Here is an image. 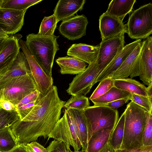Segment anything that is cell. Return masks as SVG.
Returning a JSON list of instances; mask_svg holds the SVG:
<instances>
[{"label":"cell","instance_id":"obj_1","mask_svg":"<svg viewBox=\"0 0 152 152\" xmlns=\"http://www.w3.org/2000/svg\"><path fill=\"white\" fill-rule=\"evenodd\" d=\"M65 102L60 99L57 87L53 85L27 116L10 127L18 143L26 144L40 137H48L60 118Z\"/></svg>","mask_w":152,"mask_h":152},{"label":"cell","instance_id":"obj_2","mask_svg":"<svg viewBox=\"0 0 152 152\" xmlns=\"http://www.w3.org/2000/svg\"><path fill=\"white\" fill-rule=\"evenodd\" d=\"M123 139L121 149L134 150L142 146V135L148 112L131 101L125 110Z\"/></svg>","mask_w":152,"mask_h":152},{"label":"cell","instance_id":"obj_3","mask_svg":"<svg viewBox=\"0 0 152 152\" xmlns=\"http://www.w3.org/2000/svg\"><path fill=\"white\" fill-rule=\"evenodd\" d=\"M59 36L54 34L43 36L38 34H29L26 36V44L32 55L50 76L55 56L59 50L57 39Z\"/></svg>","mask_w":152,"mask_h":152},{"label":"cell","instance_id":"obj_4","mask_svg":"<svg viewBox=\"0 0 152 152\" xmlns=\"http://www.w3.org/2000/svg\"><path fill=\"white\" fill-rule=\"evenodd\" d=\"M83 111L87 125L88 142L99 130L114 129L118 120V110L105 105L90 106Z\"/></svg>","mask_w":152,"mask_h":152},{"label":"cell","instance_id":"obj_5","mask_svg":"<svg viewBox=\"0 0 152 152\" xmlns=\"http://www.w3.org/2000/svg\"><path fill=\"white\" fill-rule=\"evenodd\" d=\"M37 89L31 73L16 77L0 83V100L8 101L16 106Z\"/></svg>","mask_w":152,"mask_h":152},{"label":"cell","instance_id":"obj_6","mask_svg":"<svg viewBox=\"0 0 152 152\" xmlns=\"http://www.w3.org/2000/svg\"><path fill=\"white\" fill-rule=\"evenodd\" d=\"M129 37L136 40L145 39L152 33V4L150 3L134 11L126 24Z\"/></svg>","mask_w":152,"mask_h":152},{"label":"cell","instance_id":"obj_7","mask_svg":"<svg viewBox=\"0 0 152 152\" xmlns=\"http://www.w3.org/2000/svg\"><path fill=\"white\" fill-rule=\"evenodd\" d=\"M48 138V140L52 138L63 141L68 151L70 146L74 151H80L82 148L74 119L68 109H65L64 115L57 121Z\"/></svg>","mask_w":152,"mask_h":152},{"label":"cell","instance_id":"obj_8","mask_svg":"<svg viewBox=\"0 0 152 152\" xmlns=\"http://www.w3.org/2000/svg\"><path fill=\"white\" fill-rule=\"evenodd\" d=\"M19 44L28 61L37 90L44 96L53 86L52 77L49 76L39 64L27 47L25 41L20 39Z\"/></svg>","mask_w":152,"mask_h":152},{"label":"cell","instance_id":"obj_9","mask_svg":"<svg viewBox=\"0 0 152 152\" xmlns=\"http://www.w3.org/2000/svg\"><path fill=\"white\" fill-rule=\"evenodd\" d=\"M124 34L122 33L113 37L102 40L96 60L99 70L97 75L123 48L125 43Z\"/></svg>","mask_w":152,"mask_h":152},{"label":"cell","instance_id":"obj_10","mask_svg":"<svg viewBox=\"0 0 152 152\" xmlns=\"http://www.w3.org/2000/svg\"><path fill=\"white\" fill-rule=\"evenodd\" d=\"M99 72L96 60L83 72L77 75L66 90L72 96H85L93 87L92 84Z\"/></svg>","mask_w":152,"mask_h":152},{"label":"cell","instance_id":"obj_11","mask_svg":"<svg viewBox=\"0 0 152 152\" xmlns=\"http://www.w3.org/2000/svg\"><path fill=\"white\" fill-rule=\"evenodd\" d=\"M88 21L84 15H76L61 22L59 26L60 34L69 40L78 39L86 35Z\"/></svg>","mask_w":152,"mask_h":152},{"label":"cell","instance_id":"obj_12","mask_svg":"<svg viewBox=\"0 0 152 152\" xmlns=\"http://www.w3.org/2000/svg\"><path fill=\"white\" fill-rule=\"evenodd\" d=\"M26 10L0 8V28L8 35L15 34L23 25Z\"/></svg>","mask_w":152,"mask_h":152},{"label":"cell","instance_id":"obj_13","mask_svg":"<svg viewBox=\"0 0 152 152\" xmlns=\"http://www.w3.org/2000/svg\"><path fill=\"white\" fill-rule=\"evenodd\" d=\"M140 78L144 84L152 85V37L148 36L141 43L139 53Z\"/></svg>","mask_w":152,"mask_h":152},{"label":"cell","instance_id":"obj_14","mask_svg":"<svg viewBox=\"0 0 152 152\" xmlns=\"http://www.w3.org/2000/svg\"><path fill=\"white\" fill-rule=\"evenodd\" d=\"M99 28L102 40L113 37L122 33H127L126 25L124 23L123 20L105 12L99 17Z\"/></svg>","mask_w":152,"mask_h":152},{"label":"cell","instance_id":"obj_15","mask_svg":"<svg viewBox=\"0 0 152 152\" xmlns=\"http://www.w3.org/2000/svg\"><path fill=\"white\" fill-rule=\"evenodd\" d=\"M20 34L10 36L7 38L0 51V74L12 64L20 51Z\"/></svg>","mask_w":152,"mask_h":152},{"label":"cell","instance_id":"obj_16","mask_svg":"<svg viewBox=\"0 0 152 152\" xmlns=\"http://www.w3.org/2000/svg\"><path fill=\"white\" fill-rule=\"evenodd\" d=\"M141 42V39L136 40L124 46L121 51L97 76L93 83V86L97 82H100L115 72Z\"/></svg>","mask_w":152,"mask_h":152},{"label":"cell","instance_id":"obj_17","mask_svg":"<svg viewBox=\"0 0 152 152\" xmlns=\"http://www.w3.org/2000/svg\"><path fill=\"white\" fill-rule=\"evenodd\" d=\"M86 1L85 0H59L53 10V14L58 21L66 20L81 10Z\"/></svg>","mask_w":152,"mask_h":152},{"label":"cell","instance_id":"obj_18","mask_svg":"<svg viewBox=\"0 0 152 152\" xmlns=\"http://www.w3.org/2000/svg\"><path fill=\"white\" fill-rule=\"evenodd\" d=\"M99 48L98 46L83 43L75 44L68 49L67 55L78 58L89 65L96 60Z\"/></svg>","mask_w":152,"mask_h":152},{"label":"cell","instance_id":"obj_19","mask_svg":"<svg viewBox=\"0 0 152 152\" xmlns=\"http://www.w3.org/2000/svg\"><path fill=\"white\" fill-rule=\"evenodd\" d=\"M29 73L31 72L27 59L23 53L20 51L11 65L0 74V83Z\"/></svg>","mask_w":152,"mask_h":152},{"label":"cell","instance_id":"obj_20","mask_svg":"<svg viewBox=\"0 0 152 152\" xmlns=\"http://www.w3.org/2000/svg\"><path fill=\"white\" fill-rule=\"evenodd\" d=\"M56 61L63 75H77L83 72L87 65L85 62L75 57L66 56L59 57Z\"/></svg>","mask_w":152,"mask_h":152},{"label":"cell","instance_id":"obj_21","mask_svg":"<svg viewBox=\"0 0 152 152\" xmlns=\"http://www.w3.org/2000/svg\"><path fill=\"white\" fill-rule=\"evenodd\" d=\"M136 2V0H112L105 13L123 20L125 16L132 12Z\"/></svg>","mask_w":152,"mask_h":152},{"label":"cell","instance_id":"obj_22","mask_svg":"<svg viewBox=\"0 0 152 152\" xmlns=\"http://www.w3.org/2000/svg\"><path fill=\"white\" fill-rule=\"evenodd\" d=\"M113 80L114 86L118 88L127 91L131 94H136L148 97L147 87L134 79L122 78L113 79Z\"/></svg>","mask_w":152,"mask_h":152},{"label":"cell","instance_id":"obj_23","mask_svg":"<svg viewBox=\"0 0 152 152\" xmlns=\"http://www.w3.org/2000/svg\"><path fill=\"white\" fill-rule=\"evenodd\" d=\"M74 119L78 137L81 144L82 152H86L88 145V130L86 120L83 111L68 109Z\"/></svg>","mask_w":152,"mask_h":152},{"label":"cell","instance_id":"obj_24","mask_svg":"<svg viewBox=\"0 0 152 152\" xmlns=\"http://www.w3.org/2000/svg\"><path fill=\"white\" fill-rule=\"evenodd\" d=\"M141 43L137 46L119 67L107 77L115 79L126 78L130 76L134 62L139 54Z\"/></svg>","mask_w":152,"mask_h":152},{"label":"cell","instance_id":"obj_25","mask_svg":"<svg viewBox=\"0 0 152 152\" xmlns=\"http://www.w3.org/2000/svg\"><path fill=\"white\" fill-rule=\"evenodd\" d=\"M113 129H104L95 132L88 142L85 152H98L108 144L109 139Z\"/></svg>","mask_w":152,"mask_h":152},{"label":"cell","instance_id":"obj_26","mask_svg":"<svg viewBox=\"0 0 152 152\" xmlns=\"http://www.w3.org/2000/svg\"><path fill=\"white\" fill-rule=\"evenodd\" d=\"M131 94L115 86L103 95L91 101L94 105H102L120 99L130 97Z\"/></svg>","mask_w":152,"mask_h":152},{"label":"cell","instance_id":"obj_27","mask_svg":"<svg viewBox=\"0 0 152 152\" xmlns=\"http://www.w3.org/2000/svg\"><path fill=\"white\" fill-rule=\"evenodd\" d=\"M125 111L118 119L109 137L108 144L115 150L120 149L124 135Z\"/></svg>","mask_w":152,"mask_h":152},{"label":"cell","instance_id":"obj_28","mask_svg":"<svg viewBox=\"0 0 152 152\" xmlns=\"http://www.w3.org/2000/svg\"><path fill=\"white\" fill-rule=\"evenodd\" d=\"M18 144L10 127L0 130V152H9Z\"/></svg>","mask_w":152,"mask_h":152},{"label":"cell","instance_id":"obj_29","mask_svg":"<svg viewBox=\"0 0 152 152\" xmlns=\"http://www.w3.org/2000/svg\"><path fill=\"white\" fill-rule=\"evenodd\" d=\"M42 0H2L0 8L18 10H27Z\"/></svg>","mask_w":152,"mask_h":152},{"label":"cell","instance_id":"obj_30","mask_svg":"<svg viewBox=\"0 0 152 152\" xmlns=\"http://www.w3.org/2000/svg\"><path fill=\"white\" fill-rule=\"evenodd\" d=\"M58 22L53 14L49 16L44 17L41 22L38 34L43 36L54 35Z\"/></svg>","mask_w":152,"mask_h":152},{"label":"cell","instance_id":"obj_31","mask_svg":"<svg viewBox=\"0 0 152 152\" xmlns=\"http://www.w3.org/2000/svg\"><path fill=\"white\" fill-rule=\"evenodd\" d=\"M89 106L88 98L83 95L72 96L64 105L66 109H73L80 111H83Z\"/></svg>","mask_w":152,"mask_h":152},{"label":"cell","instance_id":"obj_32","mask_svg":"<svg viewBox=\"0 0 152 152\" xmlns=\"http://www.w3.org/2000/svg\"><path fill=\"white\" fill-rule=\"evenodd\" d=\"M19 119L16 111H8L0 108V130L11 127Z\"/></svg>","mask_w":152,"mask_h":152},{"label":"cell","instance_id":"obj_33","mask_svg":"<svg viewBox=\"0 0 152 152\" xmlns=\"http://www.w3.org/2000/svg\"><path fill=\"white\" fill-rule=\"evenodd\" d=\"M114 86L113 79L107 77L100 81L89 98L91 100L103 95Z\"/></svg>","mask_w":152,"mask_h":152},{"label":"cell","instance_id":"obj_34","mask_svg":"<svg viewBox=\"0 0 152 152\" xmlns=\"http://www.w3.org/2000/svg\"><path fill=\"white\" fill-rule=\"evenodd\" d=\"M143 145H152V112L148 113L142 138Z\"/></svg>","mask_w":152,"mask_h":152},{"label":"cell","instance_id":"obj_35","mask_svg":"<svg viewBox=\"0 0 152 152\" xmlns=\"http://www.w3.org/2000/svg\"><path fill=\"white\" fill-rule=\"evenodd\" d=\"M130 100L145 109L148 112H152V100L148 97L136 94H131Z\"/></svg>","mask_w":152,"mask_h":152},{"label":"cell","instance_id":"obj_36","mask_svg":"<svg viewBox=\"0 0 152 152\" xmlns=\"http://www.w3.org/2000/svg\"><path fill=\"white\" fill-rule=\"evenodd\" d=\"M42 97L39 98L34 102L16 108V111L20 120L23 119L29 113L35 105Z\"/></svg>","mask_w":152,"mask_h":152},{"label":"cell","instance_id":"obj_37","mask_svg":"<svg viewBox=\"0 0 152 152\" xmlns=\"http://www.w3.org/2000/svg\"><path fill=\"white\" fill-rule=\"evenodd\" d=\"M43 96H44L37 89L25 97L15 106L17 108L34 102Z\"/></svg>","mask_w":152,"mask_h":152},{"label":"cell","instance_id":"obj_38","mask_svg":"<svg viewBox=\"0 0 152 152\" xmlns=\"http://www.w3.org/2000/svg\"><path fill=\"white\" fill-rule=\"evenodd\" d=\"M47 148L48 152H68L63 141L55 140L50 142Z\"/></svg>","mask_w":152,"mask_h":152},{"label":"cell","instance_id":"obj_39","mask_svg":"<svg viewBox=\"0 0 152 152\" xmlns=\"http://www.w3.org/2000/svg\"><path fill=\"white\" fill-rule=\"evenodd\" d=\"M26 145L28 152H48L47 148L35 141L28 143Z\"/></svg>","mask_w":152,"mask_h":152},{"label":"cell","instance_id":"obj_40","mask_svg":"<svg viewBox=\"0 0 152 152\" xmlns=\"http://www.w3.org/2000/svg\"><path fill=\"white\" fill-rule=\"evenodd\" d=\"M131 97H127L118 99L109 103L105 105L115 110L123 106L124 104L131 100Z\"/></svg>","mask_w":152,"mask_h":152},{"label":"cell","instance_id":"obj_41","mask_svg":"<svg viewBox=\"0 0 152 152\" xmlns=\"http://www.w3.org/2000/svg\"><path fill=\"white\" fill-rule=\"evenodd\" d=\"M0 108L8 111H16V108L14 104L3 99L0 100Z\"/></svg>","mask_w":152,"mask_h":152},{"label":"cell","instance_id":"obj_42","mask_svg":"<svg viewBox=\"0 0 152 152\" xmlns=\"http://www.w3.org/2000/svg\"><path fill=\"white\" fill-rule=\"evenodd\" d=\"M152 151V145H143L140 148L134 150H129L126 149H118L115 150V152H149Z\"/></svg>","mask_w":152,"mask_h":152},{"label":"cell","instance_id":"obj_43","mask_svg":"<svg viewBox=\"0 0 152 152\" xmlns=\"http://www.w3.org/2000/svg\"><path fill=\"white\" fill-rule=\"evenodd\" d=\"M26 144L20 143L9 152H28Z\"/></svg>","mask_w":152,"mask_h":152},{"label":"cell","instance_id":"obj_44","mask_svg":"<svg viewBox=\"0 0 152 152\" xmlns=\"http://www.w3.org/2000/svg\"><path fill=\"white\" fill-rule=\"evenodd\" d=\"M98 152H115V150L107 144Z\"/></svg>","mask_w":152,"mask_h":152},{"label":"cell","instance_id":"obj_45","mask_svg":"<svg viewBox=\"0 0 152 152\" xmlns=\"http://www.w3.org/2000/svg\"><path fill=\"white\" fill-rule=\"evenodd\" d=\"M9 36L6 34L4 31L0 28V40L2 39L6 38L9 37Z\"/></svg>","mask_w":152,"mask_h":152},{"label":"cell","instance_id":"obj_46","mask_svg":"<svg viewBox=\"0 0 152 152\" xmlns=\"http://www.w3.org/2000/svg\"><path fill=\"white\" fill-rule=\"evenodd\" d=\"M152 85L148 86L147 87L148 96V97L151 100H152Z\"/></svg>","mask_w":152,"mask_h":152},{"label":"cell","instance_id":"obj_47","mask_svg":"<svg viewBox=\"0 0 152 152\" xmlns=\"http://www.w3.org/2000/svg\"><path fill=\"white\" fill-rule=\"evenodd\" d=\"M7 38L4 39L0 40V51Z\"/></svg>","mask_w":152,"mask_h":152},{"label":"cell","instance_id":"obj_48","mask_svg":"<svg viewBox=\"0 0 152 152\" xmlns=\"http://www.w3.org/2000/svg\"><path fill=\"white\" fill-rule=\"evenodd\" d=\"M68 152H82V151H72L70 149L69 150Z\"/></svg>","mask_w":152,"mask_h":152},{"label":"cell","instance_id":"obj_49","mask_svg":"<svg viewBox=\"0 0 152 152\" xmlns=\"http://www.w3.org/2000/svg\"><path fill=\"white\" fill-rule=\"evenodd\" d=\"M149 152H152V151H149Z\"/></svg>","mask_w":152,"mask_h":152},{"label":"cell","instance_id":"obj_50","mask_svg":"<svg viewBox=\"0 0 152 152\" xmlns=\"http://www.w3.org/2000/svg\"></svg>","mask_w":152,"mask_h":152}]
</instances>
